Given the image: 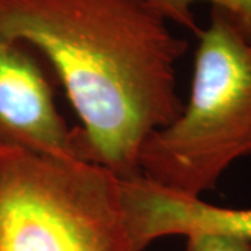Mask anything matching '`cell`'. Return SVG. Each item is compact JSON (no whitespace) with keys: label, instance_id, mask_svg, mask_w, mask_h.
Wrapping results in <instances>:
<instances>
[{"label":"cell","instance_id":"1","mask_svg":"<svg viewBox=\"0 0 251 251\" xmlns=\"http://www.w3.org/2000/svg\"><path fill=\"white\" fill-rule=\"evenodd\" d=\"M0 35L52 66L88 161L119 179L141 175L145 140L183 109L176 64L187 41L141 0H0Z\"/></svg>","mask_w":251,"mask_h":251},{"label":"cell","instance_id":"2","mask_svg":"<svg viewBox=\"0 0 251 251\" xmlns=\"http://www.w3.org/2000/svg\"><path fill=\"white\" fill-rule=\"evenodd\" d=\"M197 38L187 103L138 156L147 179L193 197L214 190L234 161L251 153V46L214 7Z\"/></svg>","mask_w":251,"mask_h":251},{"label":"cell","instance_id":"3","mask_svg":"<svg viewBox=\"0 0 251 251\" xmlns=\"http://www.w3.org/2000/svg\"><path fill=\"white\" fill-rule=\"evenodd\" d=\"M0 251H134L120 179L95 162L0 148Z\"/></svg>","mask_w":251,"mask_h":251},{"label":"cell","instance_id":"4","mask_svg":"<svg viewBox=\"0 0 251 251\" xmlns=\"http://www.w3.org/2000/svg\"><path fill=\"white\" fill-rule=\"evenodd\" d=\"M0 148L88 161L80 127H69L56 108L41 57L25 44L1 35Z\"/></svg>","mask_w":251,"mask_h":251},{"label":"cell","instance_id":"5","mask_svg":"<svg viewBox=\"0 0 251 251\" xmlns=\"http://www.w3.org/2000/svg\"><path fill=\"white\" fill-rule=\"evenodd\" d=\"M126 226L134 251L166 236L225 233L251 240V208H225L173 191L138 175L120 180Z\"/></svg>","mask_w":251,"mask_h":251},{"label":"cell","instance_id":"6","mask_svg":"<svg viewBox=\"0 0 251 251\" xmlns=\"http://www.w3.org/2000/svg\"><path fill=\"white\" fill-rule=\"evenodd\" d=\"M144 4L166 23H175L200 34L201 28L194 16V6L208 3L211 7L224 11L237 31L251 46V0H141Z\"/></svg>","mask_w":251,"mask_h":251},{"label":"cell","instance_id":"7","mask_svg":"<svg viewBox=\"0 0 251 251\" xmlns=\"http://www.w3.org/2000/svg\"><path fill=\"white\" fill-rule=\"evenodd\" d=\"M184 251H251V240L225 233H193L186 236Z\"/></svg>","mask_w":251,"mask_h":251}]
</instances>
